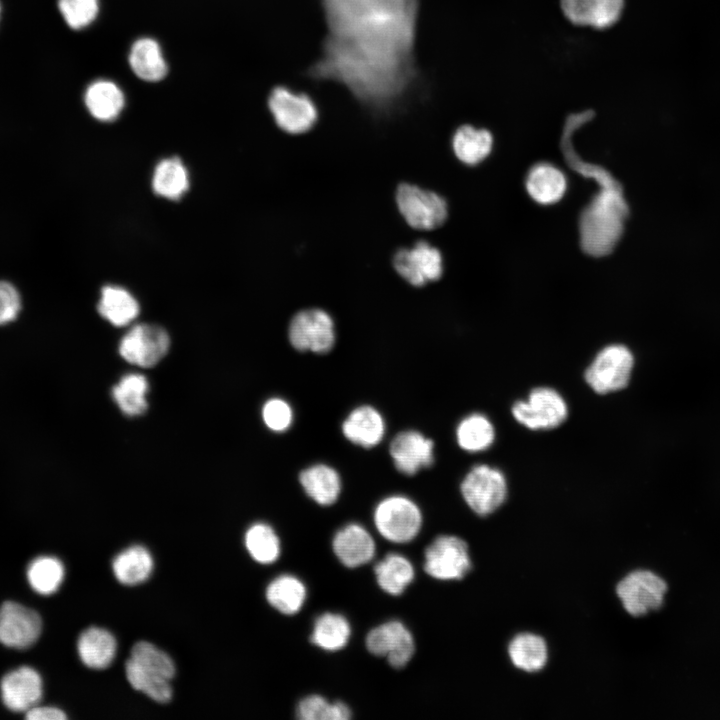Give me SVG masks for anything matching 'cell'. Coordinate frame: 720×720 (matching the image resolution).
Returning a JSON list of instances; mask_svg holds the SVG:
<instances>
[{
	"label": "cell",
	"instance_id": "8d00e7d4",
	"mask_svg": "<svg viewBox=\"0 0 720 720\" xmlns=\"http://www.w3.org/2000/svg\"><path fill=\"white\" fill-rule=\"evenodd\" d=\"M27 578L37 593L49 595L61 585L64 579V566L55 557L41 556L29 564Z\"/></svg>",
	"mask_w": 720,
	"mask_h": 720
},
{
	"label": "cell",
	"instance_id": "603a6c76",
	"mask_svg": "<svg viewBox=\"0 0 720 720\" xmlns=\"http://www.w3.org/2000/svg\"><path fill=\"white\" fill-rule=\"evenodd\" d=\"M299 482L305 493L323 506L335 503L341 492V478L338 472L323 463L314 464L302 470Z\"/></svg>",
	"mask_w": 720,
	"mask_h": 720
},
{
	"label": "cell",
	"instance_id": "ac0fdd59",
	"mask_svg": "<svg viewBox=\"0 0 720 720\" xmlns=\"http://www.w3.org/2000/svg\"><path fill=\"white\" fill-rule=\"evenodd\" d=\"M4 705L14 712H26L36 706L42 696V679L29 666L8 672L0 682Z\"/></svg>",
	"mask_w": 720,
	"mask_h": 720
},
{
	"label": "cell",
	"instance_id": "30bf717a",
	"mask_svg": "<svg viewBox=\"0 0 720 720\" xmlns=\"http://www.w3.org/2000/svg\"><path fill=\"white\" fill-rule=\"evenodd\" d=\"M288 336L296 350L317 354L329 352L336 337L331 316L321 309L298 312L290 322Z\"/></svg>",
	"mask_w": 720,
	"mask_h": 720
},
{
	"label": "cell",
	"instance_id": "1f68e13d",
	"mask_svg": "<svg viewBox=\"0 0 720 720\" xmlns=\"http://www.w3.org/2000/svg\"><path fill=\"white\" fill-rule=\"evenodd\" d=\"M374 572L379 586L391 595H400L415 575L411 562L397 553H390L378 562Z\"/></svg>",
	"mask_w": 720,
	"mask_h": 720
},
{
	"label": "cell",
	"instance_id": "f35d334b",
	"mask_svg": "<svg viewBox=\"0 0 720 720\" xmlns=\"http://www.w3.org/2000/svg\"><path fill=\"white\" fill-rule=\"evenodd\" d=\"M297 717L302 720H348L351 710L342 702L330 703L319 695H310L302 699L296 709Z\"/></svg>",
	"mask_w": 720,
	"mask_h": 720
},
{
	"label": "cell",
	"instance_id": "9a60e30c",
	"mask_svg": "<svg viewBox=\"0 0 720 720\" xmlns=\"http://www.w3.org/2000/svg\"><path fill=\"white\" fill-rule=\"evenodd\" d=\"M559 7L574 26L606 30L621 19L625 0H559Z\"/></svg>",
	"mask_w": 720,
	"mask_h": 720
},
{
	"label": "cell",
	"instance_id": "d6986e66",
	"mask_svg": "<svg viewBox=\"0 0 720 720\" xmlns=\"http://www.w3.org/2000/svg\"><path fill=\"white\" fill-rule=\"evenodd\" d=\"M510 664L527 674L542 672L549 662V645L544 636L533 631H520L506 646Z\"/></svg>",
	"mask_w": 720,
	"mask_h": 720
},
{
	"label": "cell",
	"instance_id": "e575fe53",
	"mask_svg": "<svg viewBox=\"0 0 720 720\" xmlns=\"http://www.w3.org/2000/svg\"><path fill=\"white\" fill-rule=\"evenodd\" d=\"M147 379L140 374H127L112 389V396L121 411L128 416L143 414L147 407Z\"/></svg>",
	"mask_w": 720,
	"mask_h": 720
},
{
	"label": "cell",
	"instance_id": "d590c367",
	"mask_svg": "<svg viewBox=\"0 0 720 720\" xmlns=\"http://www.w3.org/2000/svg\"><path fill=\"white\" fill-rule=\"evenodd\" d=\"M125 674L129 684L149 698L159 703H166L172 698L169 679L151 672L132 659L125 663Z\"/></svg>",
	"mask_w": 720,
	"mask_h": 720
},
{
	"label": "cell",
	"instance_id": "484cf974",
	"mask_svg": "<svg viewBox=\"0 0 720 720\" xmlns=\"http://www.w3.org/2000/svg\"><path fill=\"white\" fill-rule=\"evenodd\" d=\"M129 64L138 78L149 82L162 80L168 71L160 45L148 37L139 38L133 43Z\"/></svg>",
	"mask_w": 720,
	"mask_h": 720
},
{
	"label": "cell",
	"instance_id": "d6a6232c",
	"mask_svg": "<svg viewBox=\"0 0 720 720\" xmlns=\"http://www.w3.org/2000/svg\"><path fill=\"white\" fill-rule=\"evenodd\" d=\"M350 634V624L344 616L324 613L314 623L311 642L324 650L336 651L345 647Z\"/></svg>",
	"mask_w": 720,
	"mask_h": 720
},
{
	"label": "cell",
	"instance_id": "f546056e",
	"mask_svg": "<svg viewBox=\"0 0 720 720\" xmlns=\"http://www.w3.org/2000/svg\"><path fill=\"white\" fill-rule=\"evenodd\" d=\"M152 187L161 197L181 198L189 187V175L183 162L177 157L160 161L153 172Z\"/></svg>",
	"mask_w": 720,
	"mask_h": 720
},
{
	"label": "cell",
	"instance_id": "7402d4cb",
	"mask_svg": "<svg viewBox=\"0 0 720 720\" xmlns=\"http://www.w3.org/2000/svg\"><path fill=\"white\" fill-rule=\"evenodd\" d=\"M525 186L530 197L539 204L558 202L567 190L565 174L556 166L541 162L528 172Z\"/></svg>",
	"mask_w": 720,
	"mask_h": 720
},
{
	"label": "cell",
	"instance_id": "60d3db41",
	"mask_svg": "<svg viewBox=\"0 0 720 720\" xmlns=\"http://www.w3.org/2000/svg\"><path fill=\"white\" fill-rule=\"evenodd\" d=\"M58 9L71 29L80 30L96 19L99 0H58Z\"/></svg>",
	"mask_w": 720,
	"mask_h": 720
},
{
	"label": "cell",
	"instance_id": "8fae6325",
	"mask_svg": "<svg viewBox=\"0 0 720 720\" xmlns=\"http://www.w3.org/2000/svg\"><path fill=\"white\" fill-rule=\"evenodd\" d=\"M396 202L407 223L416 229L437 228L447 217V204L441 196L414 185L401 184Z\"/></svg>",
	"mask_w": 720,
	"mask_h": 720
},
{
	"label": "cell",
	"instance_id": "ba28073f",
	"mask_svg": "<svg viewBox=\"0 0 720 720\" xmlns=\"http://www.w3.org/2000/svg\"><path fill=\"white\" fill-rule=\"evenodd\" d=\"M634 365L631 351L624 345L603 348L585 372L588 385L599 394L618 391L627 386Z\"/></svg>",
	"mask_w": 720,
	"mask_h": 720
},
{
	"label": "cell",
	"instance_id": "ee69618b",
	"mask_svg": "<svg viewBox=\"0 0 720 720\" xmlns=\"http://www.w3.org/2000/svg\"><path fill=\"white\" fill-rule=\"evenodd\" d=\"M25 717L29 720H64L65 713L55 707L34 706L26 711Z\"/></svg>",
	"mask_w": 720,
	"mask_h": 720
},
{
	"label": "cell",
	"instance_id": "ffe728a7",
	"mask_svg": "<svg viewBox=\"0 0 720 720\" xmlns=\"http://www.w3.org/2000/svg\"><path fill=\"white\" fill-rule=\"evenodd\" d=\"M332 547L340 562L355 568L368 563L375 554V543L369 532L361 525L351 523L334 536Z\"/></svg>",
	"mask_w": 720,
	"mask_h": 720
},
{
	"label": "cell",
	"instance_id": "e0dca14e",
	"mask_svg": "<svg viewBox=\"0 0 720 720\" xmlns=\"http://www.w3.org/2000/svg\"><path fill=\"white\" fill-rule=\"evenodd\" d=\"M389 453L395 468L410 476L433 464L434 443L419 431L406 430L392 439Z\"/></svg>",
	"mask_w": 720,
	"mask_h": 720
},
{
	"label": "cell",
	"instance_id": "83f0119b",
	"mask_svg": "<svg viewBox=\"0 0 720 720\" xmlns=\"http://www.w3.org/2000/svg\"><path fill=\"white\" fill-rule=\"evenodd\" d=\"M97 308L100 315L114 326H125L139 314V305L133 295L115 285L102 288Z\"/></svg>",
	"mask_w": 720,
	"mask_h": 720
},
{
	"label": "cell",
	"instance_id": "f1b7e54d",
	"mask_svg": "<svg viewBox=\"0 0 720 720\" xmlns=\"http://www.w3.org/2000/svg\"><path fill=\"white\" fill-rule=\"evenodd\" d=\"M113 573L124 585H137L147 580L153 570V558L143 546L135 545L121 551L113 560Z\"/></svg>",
	"mask_w": 720,
	"mask_h": 720
},
{
	"label": "cell",
	"instance_id": "5b68a950",
	"mask_svg": "<svg viewBox=\"0 0 720 720\" xmlns=\"http://www.w3.org/2000/svg\"><path fill=\"white\" fill-rule=\"evenodd\" d=\"M374 523L385 539L394 543H407L419 533L422 514L417 504L410 498L392 495L377 504Z\"/></svg>",
	"mask_w": 720,
	"mask_h": 720
},
{
	"label": "cell",
	"instance_id": "7a4b0ae2",
	"mask_svg": "<svg viewBox=\"0 0 720 720\" xmlns=\"http://www.w3.org/2000/svg\"><path fill=\"white\" fill-rule=\"evenodd\" d=\"M569 164L600 185L601 190L581 213L579 230L582 249L591 256H605L620 240L629 214L623 189L606 169L583 162L577 154Z\"/></svg>",
	"mask_w": 720,
	"mask_h": 720
},
{
	"label": "cell",
	"instance_id": "4316f807",
	"mask_svg": "<svg viewBox=\"0 0 720 720\" xmlns=\"http://www.w3.org/2000/svg\"><path fill=\"white\" fill-rule=\"evenodd\" d=\"M452 147L457 158L467 165H476L483 161L493 147V136L485 128L462 125L455 131Z\"/></svg>",
	"mask_w": 720,
	"mask_h": 720
},
{
	"label": "cell",
	"instance_id": "cb8c5ba5",
	"mask_svg": "<svg viewBox=\"0 0 720 720\" xmlns=\"http://www.w3.org/2000/svg\"><path fill=\"white\" fill-rule=\"evenodd\" d=\"M77 649L81 661L89 668L108 667L116 654L115 637L106 629L90 627L79 636Z\"/></svg>",
	"mask_w": 720,
	"mask_h": 720
},
{
	"label": "cell",
	"instance_id": "9c48e42d",
	"mask_svg": "<svg viewBox=\"0 0 720 720\" xmlns=\"http://www.w3.org/2000/svg\"><path fill=\"white\" fill-rule=\"evenodd\" d=\"M512 414L520 424L531 430L552 429L564 422L568 409L556 390L539 387L530 392L526 401L515 402Z\"/></svg>",
	"mask_w": 720,
	"mask_h": 720
},
{
	"label": "cell",
	"instance_id": "836d02e7",
	"mask_svg": "<svg viewBox=\"0 0 720 720\" xmlns=\"http://www.w3.org/2000/svg\"><path fill=\"white\" fill-rule=\"evenodd\" d=\"M458 445L467 452L483 451L491 446L495 431L490 420L479 413L463 418L456 429Z\"/></svg>",
	"mask_w": 720,
	"mask_h": 720
},
{
	"label": "cell",
	"instance_id": "4fadbf2b",
	"mask_svg": "<svg viewBox=\"0 0 720 720\" xmlns=\"http://www.w3.org/2000/svg\"><path fill=\"white\" fill-rule=\"evenodd\" d=\"M42 621L33 609L13 601L0 607V643L11 648L26 649L41 634Z\"/></svg>",
	"mask_w": 720,
	"mask_h": 720
},
{
	"label": "cell",
	"instance_id": "8992f818",
	"mask_svg": "<svg viewBox=\"0 0 720 720\" xmlns=\"http://www.w3.org/2000/svg\"><path fill=\"white\" fill-rule=\"evenodd\" d=\"M472 568L469 545L459 536H438L425 550L424 569L437 580H462Z\"/></svg>",
	"mask_w": 720,
	"mask_h": 720
},
{
	"label": "cell",
	"instance_id": "d4e9b609",
	"mask_svg": "<svg viewBox=\"0 0 720 720\" xmlns=\"http://www.w3.org/2000/svg\"><path fill=\"white\" fill-rule=\"evenodd\" d=\"M84 102L89 113L100 121H113L121 113L125 99L122 90L110 80L99 79L87 87Z\"/></svg>",
	"mask_w": 720,
	"mask_h": 720
},
{
	"label": "cell",
	"instance_id": "b9f144b4",
	"mask_svg": "<svg viewBox=\"0 0 720 720\" xmlns=\"http://www.w3.org/2000/svg\"><path fill=\"white\" fill-rule=\"evenodd\" d=\"M262 418L270 430L284 432L293 422V411L287 401L281 398H272L264 404Z\"/></svg>",
	"mask_w": 720,
	"mask_h": 720
},
{
	"label": "cell",
	"instance_id": "44dd1931",
	"mask_svg": "<svg viewBox=\"0 0 720 720\" xmlns=\"http://www.w3.org/2000/svg\"><path fill=\"white\" fill-rule=\"evenodd\" d=\"M342 433L350 442L364 448L378 445L385 434V421L374 407L363 405L353 409L342 423Z\"/></svg>",
	"mask_w": 720,
	"mask_h": 720
},
{
	"label": "cell",
	"instance_id": "7bdbcfd3",
	"mask_svg": "<svg viewBox=\"0 0 720 720\" xmlns=\"http://www.w3.org/2000/svg\"><path fill=\"white\" fill-rule=\"evenodd\" d=\"M21 310V297L11 283L0 281V326L14 321Z\"/></svg>",
	"mask_w": 720,
	"mask_h": 720
},
{
	"label": "cell",
	"instance_id": "277c9868",
	"mask_svg": "<svg viewBox=\"0 0 720 720\" xmlns=\"http://www.w3.org/2000/svg\"><path fill=\"white\" fill-rule=\"evenodd\" d=\"M460 491L467 506L479 517L496 512L508 495L504 474L486 464L476 465L466 474Z\"/></svg>",
	"mask_w": 720,
	"mask_h": 720
},
{
	"label": "cell",
	"instance_id": "2e32d148",
	"mask_svg": "<svg viewBox=\"0 0 720 720\" xmlns=\"http://www.w3.org/2000/svg\"><path fill=\"white\" fill-rule=\"evenodd\" d=\"M393 263L396 271L414 286L437 280L442 274L440 252L424 241L418 242L411 249L399 250Z\"/></svg>",
	"mask_w": 720,
	"mask_h": 720
},
{
	"label": "cell",
	"instance_id": "5bb4252c",
	"mask_svg": "<svg viewBox=\"0 0 720 720\" xmlns=\"http://www.w3.org/2000/svg\"><path fill=\"white\" fill-rule=\"evenodd\" d=\"M366 646L372 654L386 656L389 664L397 669L404 667L415 651L411 632L397 620L372 629L366 637Z\"/></svg>",
	"mask_w": 720,
	"mask_h": 720
},
{
	"label": "cell",
	"instance_id": "7c38bea8",
	"mask_svg": "<svg viewBox=\"0 0 720 720\" xmlns=\"http://www.w3.org/2000/svg\"><path fill=\"white\" fill-rule=\"evenodd\" d=\"M167 332L154 324H138L121 339L119 353L127 362L140 367L156 365L168 352Z\"/></svg>",
	"mask_w": 720,
	"mask_h": 720
},
{
	"label": "cell",
	"instance_id": "74e56055",
	"mask_svg": "<svg viewBox=\"0 0 720 720\" xmlns=\"http://www.w3.org/2000/svg\"><path fill=\"white\" fill-rule=\"evenodd\" d=\"M245 546L251 557L261 564H271L280 555V541L273 528L255 523L245 534Z\"/></svg>",
	"mask_w": 720,
	"mask_h": 720
},
{
	"label": "cell",
	"instance_id": "4dcf8cb0",
	"mask_svg": "<svg viewBox=\"0 0 720 720\" xmlns=\"http://www.w3.org/2000/svg\"><path fill=\"white\" fill-rule=\"evenodd\" d=\"M269 604L286 615L297 613L306 598L305 585L297 577L281 575L275 578L266 589Z\"/></svg>",
	"mask_w": 720,
	"mask_h": 720
},
{
	"label": "cell",
	"instance_id": "52a82bcc",
	"mask_svg": "<svg viewBox=\"0 0 720 720\" xmlns=\"http://www.w3.org/2000/svg\"><path fill=\"white\" fill-rule=\"evenodd\" d=\"M268 107L277 126L290 134L304 133L318 120V107L313 98L288 86L272 89Z\"/></svg>",
	"mask_w": 720,
	"mask_h": 720
},
{
	"label": "cell",
	"instance_id": "6da1fadb",
	"mask_svg": "<svg viewBox=\"0 0 720 720\" xmlns=\"http://www.w3.org/2000/svg\"><path fill=\"white\" fill-rule=\"evenodd\" d=\"M326 36L307 75L332 81L360 103L386 110L417 86L420 0H320Z\"/></svg>",
	"mask_w": 720,
	"mask_h": 720
},
{
	"label": "cell",
	"instance_id": "ab89813d",
	"mask_svg": "<svg viewBox=\"0 0 720 720\" xmlns=\"http://www.w3.org/2000/svg\"><path fill=\"white\" fill-rule=\"evenodd\" d=\"M130 659L143 668L169 680L175 675L174 662L170 656L150 642L139 641L135 643L131 650Z\"/></svg>",
	"mask_w": 720,
	"mask_h": 720
},
{
	"label": "cell",
	"instance_id": "3957f363",
	"mask_svg": "<svg viewBox=\"0 0 720 720\" xmlns=\"http://www.w3.org/2000/svg\"><path fill=\"white\" fill-rule=\"evenodd\" d=\"M614 590L624 612L639 618L663 606L668 584L653 570L634 568L616 582Z\"/></svg>",
	"mask_w": 720,
	"mask_h": 720
},
{
	"label": "cell",
	"instance_id": "f6af8a7d",
	"mask_svg": "<svg viewBox=\"0 0 720 720\" xmlns=\"http://www.w3.org/2000/svg\"><path fill=\"white\" fill-rule=\"evenodd\" d=\"M0 14H1V5H0Z\"/></svg>",
	"mask_w": 720,
	"mask_h": 720
}]
</instances>
